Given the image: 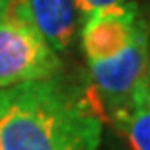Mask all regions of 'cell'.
<instances>
[{
    "instance_id": "cell-1",
    "label": "cell",
    "mask_w": 150,
    "mask_h": 150,
    "mask_svg": "<svg viewBox=\"0 0 150 150\" xmlns=\"http://www.w3.org/2000/svg\"><path fill=\"white\" fill-rule=\"evenodd\" d=\"M101 123L92 92L59 74L0 88V150H98Z\"/></svg>"
},
{
    "instance_id": "cell-2",
    "label": "cell",
    "mask_w": 150,
    "mask_h": 150,
    "mask_svg": "<svg viewBox=\"0 0 150 150\" xmlns=\"http://www.w3.org/2000/svg\"><path fill=\"white\" fill-rule=\"evenodd\" d=\"M61 59L28 20L20 0H0V88L57 76Z\"/></svg>"
},
{
    "instance_id": "cell-3",
    "label": "cell",
    "mask_w": 150,
    "mask_h": 150,
    "mask_svg": "<svg viewBox=\"0 0 150 150\" xmlns=\"http://www.w3.org/2000/svg\"><path fill=\"white\" fill-rule=\"evenodd\" d=\"M150 59V29L146 25L127 49L107 61L90 62V84L103 119L115 123L129 109L134 90L144 80Z\"/></svg>"
},
{
    "instance_id": "cell-4",
    "label": "cell",
    "mask_w": 150,
    "mask_h": 150,
    "mask_svg": "<svg viewBox=\"0 0 150 150\" xmlns=\"http://www.w3.org/2000/svg\"><path fill=\"white\" fill-rule=\"evenodd\" d=\"M146 25L148 23L140 14L139 4H134L133 0L92 12L86 16L80 33L82 51L88 62L117 57L133 43Z\"/></svg>"
},
{
    "instance_id": "cell-5",
    "label": "cell",
    "mask_w": 150,
    "mask_h": 150,
    "mask_svg": "<svg viewBox=\"0 0 150 150\" xmlns=\"http://www.w3.org/2000/svg\"><path fill=\"white\" fill-rule=\"evenodd\" d=\"M25 16L55 53L67 51L78 31L74 0H20Z\"/></svg>"
},
{
    "instance_id": "cell-6",
    "label": "cell",
    "mask_w": 150,
    "mask_h": 150,
    "mask_svg": "<svg viewBox=\"0 0 150 150\" xmlns=\"http://www.w3.org/2000/svg\"><path fill=\"white\" fill-rule=\"evenodd\" d=\"M113 125L127 139L131 150H150V96L144 80L134 90L129 109Z\"/></svg>"
},
{
    "instance_id": "cell-7",
    "label": "cell",
    "mask_w": 150,
    "mask_h": 150,
    "mask_svg": "<svg viewBox=\"0 0 150 150\" xmlns=\"http://www.w3.org/2000/svg\"><path fill=\"white\" fill-rule=\"evenodd\" d=\"M78 8V14L82 16H90L92 12L101 10V8H109V6H117V4H125L131 0H74Z\"/></svg>"
},
{
    "instance_id": "cell-8",
    "label": "cell",
    "mask_w": 150,
    "mask_h": 150,
    "mask_svg": "<svg viewBox=\"0 0 150 150\" xmlns=\"http://www.w3.org/2000/svg\"><path fill=\"white\" fill-rule=\"evenodd\" d=\"M144 88L150 96V59H148V68H146V76H144Z\"/></svg>"
}]
</instances>
